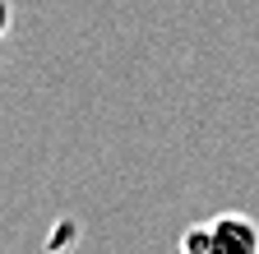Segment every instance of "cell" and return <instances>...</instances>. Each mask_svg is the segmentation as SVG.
<instances>
[{
    "label": "cell",
    "mask_w": 259,
    "mask_h": 254,
    "mask_svg": "<svg viewBox=\"0 0 259 254\" xmlns=\"http://www.w3.org/2000/svg\"><path fill=\"white\" fill-rule=\"evenodd\" d=\"M185 254H259V222L245 213H218L181 236Z\"/></svg>",
    "instance_id": "obj_1"
},
{
    "label": "cell",
    "mask_w": 259,
    "mask_h": 254,
    "mask_svg": "<svg viewBox=\"0 0 259 254\" xmlns=\"http://www.w3.org/2000/svg\"><path fill=\"white\" fill-rule=\"evenodd\" d=\"M10 23H14V5H10V0H0V42H5Z\"/></svg>",
    "instance_id": "obj_2"
}]
</instances>
